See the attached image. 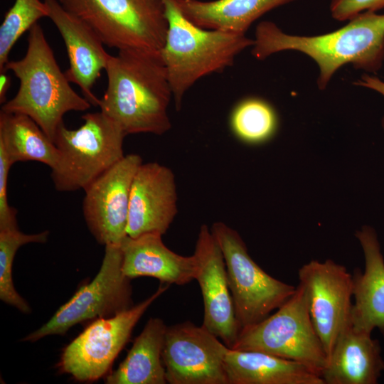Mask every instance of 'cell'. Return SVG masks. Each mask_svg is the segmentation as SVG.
Segmentation results:
<instances>
[{
	"label": "cell",
	"mask_w": 384,
	"mask_h": 384,
	"mask_svg": "<svg viewBox=\"0 0 384 384\" xmlns=\"http://www.w3.org/2000/svg\"><path fill=\"white\" fill-rule=\"evenodd\" d=\"M12 165L0 148V230L18 228L17 210L9 206L7 197L9 174Z\"/></svg>",
	"instance_id": "4316f807"
},
{
	"label": "cell",
	"mask_w": 384,
	"mask_h": 384,
	"mask_svg": "<svg viewBox=\"0 0 384 384\" xmlns=\"http://www.w3.org/2000/svg\"><path fill=\"white\" fill-rule=\"evenodd\" d=\"M384 8V0H331L330 11L338 21L350 20L366 11L375 12Z\"/></svg>",
	"instance_id": "83f0119b"
},
{
	"label": "cell",
	"mask_w": 384,
	"mask_h": 384,
	"mask_svg": "<svg viewBox=\"0 0 384 384\" xmlns=\"http://www.w3.org/2000/svg\"><path fill=\"white\" fill-rule=\"evenodd\" d=\"M142 163L138 154L125 155L84 190L83 217L100 244H121L127 236L132 184Z\"/></svg>",
	"instance_id": "4fadbf2b"
},
{
	"label": "cell",
	"mask_w": 384,
	"mask_h": 384,
	"mask_svg": "<svg viewBox=\"0 0 384 384\" xmlns=\"http://www.w3.org/2000/svg\"><path fill=\"white\" fill-rule=\"evenodd\" d=\"M294 0H176L183 14L204 28L245 34L267 11Z\"/></svg>",
	"instance_id": "7402d4cb"
},
{
	"label": "cell",
	"mask_w": 384,
	"mask_h": 384,
	"mask_svg": "<svg viewBox=\"0 0 384 384\" xmlns=\"http://www.w3.org/2000/svg\"><path fill=\"white\" fill-rule=\"evenodd\" d=\"M363 250L365 270L356 268L353 275L351 321L353 326L371 334L377 328L384 336V260L376 234L364 226L356 233Z\"/></svg>",
	"instance_id": "d6986e66"
},
{
	"label": "cell",
	"mask_w": 384,
	"mask_h": 384,
	"mask_svg": "<svg viewBox=\"0 0 384 384\" xmlns=\"http://www.w3.org/2000/svg\"><path fill=\"white\" fill-rule=\"evenodd\" d=\"M175 175L157 162L142 163L134 177L127 235L166 233L177 214Z\"/></svg>",
	"instance_id": "9a60e30c"
},
{
	"label": "cell",
	"mask_w": 384,
	"mask_h": 384,
	"mask_svg": "<svg viewBox=\"0 0 384 384\" xmlns=\"http://www.w3.org/2000/svg\"><path fill=\"white\" fill-rule=\"evenodd\" d=\"M167 326L160 318H150L136 338L125 359L106 375L107 384H165L162 352Z\"/></svg>",
	"instance_id": "44dd1931"
},
{
	"label": "cell",
	"mask_w": 384,
	"mask_h": 384,
	"mask_svg": "<svg viewBox=\"0 0 384 384\" xmlns=\"http://www.w3.org/2000/svg\"><path fill=\"white\" fill-rule=\"evenodd\" d=\"M105 71L107 87L98 107L127 135H162L171 129L173 93L161 53L119 50L110 55Z\"/></svg>",
	"instance_id": "6da1fadb"
},
{
	"label": "cell",
	"mask_w": 384,
	"mask_h": 384,
	"mask_svg": "<svg viewBox=\"0 0 384 384\" xmlns=\"http://www.w3.org/2000/svg\"><path fill=\"white\" fill-rule=\"evenodd\" d=\"M210 231L224 257L240 330L265 319L294 294L295 287L272 277L252 259L235 230L219 221Z\"/></svg>",
	"instance_id": "ba28073f"
},
{
	"label": "cell",
	"mask_w": 384,
	"mask_h": 384,
	"mask_svg": "<svg viewBox=\"0 0 384 384\" xmlns=\"http://www.w3.org/2000/svg\"><path fill=\"white\" fill-rule=\"evenodd\" d=\"M231 349L262 351L294 361L319 376L327 361L299 284L294 294L274 314L242 329Z\"/></svg>",
	"instance_id": "52a82bcc"
},
{
	"label": "cell",
	"mask_w": 384,
	"mask_h": 384,
	"mask_svg": "<svg viewBox=\"0 0 384 384\" xmlns=\"http://www.w3.org/2000/svg\"><path fill=\"white\" fill-rule=\"evenodd\" d=\"M48 16L60 33L69 59L64 72L70 82L77 85L83 97L95 107L100 99L92 89L105 70L111 55L92 28L77 16L67 11L58 0H44Z\"/></svg>",
	"instance_id": "2e32d148"
},
{
	"label": "cell",
	"mask_w": 384,
	"mask_h": 384,
	"mask_svg": "<svg viewBox=\"0 0 384 384\" xmlns=\"http://www.w3.org/2000/svg\"><path fill=\"white\" fill-rule=\"evenodd\" d=\"M169 287L161 283L141 303L113 316L92 321L63 349L57 365L59 371L80 382H93L107 375L137 323Z\"/></svg>",
	"instance_id": "30bf717a"
},
{
	"label": "cell",
	"mask_w": 384,
	"mask_h": 384,
	"mask_svg": "<svg viewBox=\"0 0 384 384\" xmlns=\"http://www.w3.org/2000/svg\"><path fill=\"white\" fill-rule=\"evenodd\" d=\"M46 3L41 0H15L5 14L0 26V72L9 61V55L18 38L43 17H48Z\"/></svg>",
	"instance_id": "484cf974"
},
{
	"label": "cell",
	"mask_w": 384,
	"mask_h": 384,
	"mask_svg": "<svg viewBox=\"0 0 384 384\" xmlns=\"http://www.w3.org/2000/svg\"><path fill=\"white\" fill-rule=\"evenodd\" d=\"M159 233L136 238L127 236L121 242L122 270L129 279L151 277L168 284L184 285L195 279L198 268L194 255H180L169 249Z\"/></svg>",
	"instance_id": "e0dca14e"
},
{
	"label": "cell",
	"mask_w": 384,
	"mask_h": 384,
	"mask_svg": "<svg viewBox=\"0 0 384 384\" xmlns=\"http://www.w3.org/2000/svg\"><path fill=\"white\" fill-rule=\"evenodd\" d=\"M0 148L12 164L36 161L52 169L59 159L55 143L31 118L21 114L0 112Z\"/></svg>",
	"instance_id": "603a6c76"
},
{
	"label": "cell",
	"mask_w": 384,
	"mask_h": 384,
	"mask_svg": "<svg viewBox=\"0 0 384 384\" xmlns=\"http://www.w3.org/2000/svg\"><path fill=\"white\" fill-rule=\"evenodd\" d=\"M354 84L375 90L384 96V82L377 77L363 75L361 79L354 82ZM383 126L384 128V118L383 119Z\"/></svg>",
	"instance_id": "f1b7e54d"
},
{
	"label": "cell",
	"mask_w": 384,
	"mask_h": 384,
	"mask_svg": "<svg viewBox=\"0 0 384 384\" xmlns=\"http://www.w3.org/2000/svg\"><path fill=\"white\" fill-rule=\"evenodd\" d=\"M162 1L168 28L161 56L180 110L184 95L196 81L232 66L254 41L245 34L197 26L183 14L176 0Z\"/></svg>",
	"instance_id": "277c9868"
},
{
	"label": "cell",
	"mask_w": 384,
	"mask_h": 384,
	"mask_svg": "<svg viewBox=\"0 0 384 384\" xmlns=\"http://www.w3.org/2000/svg\"><path fill=\"white\" fill-rule=\"evenodd\" d=\"M232 132L240 141L260 144L275 134L278 119L274 108L265 100L250 97L234 107L230 117Z\"/></svg>",
	"instance_id": "cb8c5ba5"
},
{
	"label": "cell",
	"mask_w": 384,
	"mask_h": 384,
	"mask_svg": "<svg viewBox=\"0 0 384 384\" xmlns=\"http://www.w3.org/2000/svg\"><path fill=\"white\" fill-rule=\"evenodd\" d=\"M49 231L26 234L18 228L0 230V299L24 314L31 312L26 301L16 292L12 278V267L17 250L28 243H45Z\"/></svg>",
	"instance_id": "d4e9b609"
},
{
	"label": "cell",
	"mask_w": 384,
	"mask_h": 384,
	"mask_svg": "<svg viewBox=\"0 0 384 384\" xmlns=\"http://www.w3.org/2000/svg\"><path fill=\"white\" fill-rule=\"evenodd\" d=\"M384 371L378 341L351 322L340 334L320 377L324 384H375Z\"/></svg>",
	"instance_id": "ac0fdd59"
},
{
	"label": "cell",
	"mask_w": 384,
	"mask_h": 384,
	"mask_svg": "<svg viewBox=\"0 0 384 384\" xmlns=\"http://www.w3.org/2000/svg\"><path fill=\"white\" fill-rule=\"evenodd\" d=\"M348 21L338 30L313 36L287 34L274 23L262 21L255 29L252 54L258 60L289 50L307 55L319 66L317 85L321 90L346 64L377 71L384 60V14L366 11Z\"/></svg>",
	"instance_id": "7a4b0ae2"
},
{
	"label": "cell",
	"mask_w": 384,
	"mask_h": 384,
	"mask_svg": "<svg viewBox=\"0 0 384 384\" xmlns=\"http://www.w3.org/2000/svg\"><path fill=\"white\" fill-rule=\"evenodd\" d=\"M119 50L161 53L168 28L162 0H58Z\"/></svg>",
	"instance_id": "8992f818"
},
{
	"label": "cell",
	"mask_w": 384,
	"mask_h": 384,
	"mask_svg": "<svg viewBox=\"0 0 384 384\" xmlns=\"http://www.w3.org/2000/svg\"><path fill=\"white\" fill-rule=\"evenodd\" d=\"M228 347L202 325L191 321L167 326L162 360L170 384H228Z\"/></svg>",
	"instance_id": "7c38bea8"
},
{
	"label": "cell",
	"mask_w": 384,
	"mask_h": 384,
	"mask_svg": "<svg viewBox=\"0 0 384 384\" xmlns=\"http://www.w3.org/2000/svg\"><path fill=\"white\" fill-rule=\"evenodd\" d=\"M225 366L228 384H324L304 364L262 351L228 348Z\"/></svg>",
	"instance_id": "ffe728a7"
},
{
	"label": "cell",
	"mask_w": 384,
	"mask_h": 384,
	"mask_svg": "<svg viewBox=\"0 0 384 384\" xmlns=\"http://www.w3.org/2000/svg\"><path fill=\"white\" fill-rule=\"evenodd\" d=\"M11 79L7 71L0 72V103L6 102V94L11 86Z\"/></svg>",
	"instance_id": "f546056e"
},
{
	"label": "cell",
	"mask_w": 384,
	"mask_h": 384,
	"mask_svg": "<svg viewBox=\"0 0 384 384\" xmlns=\"http://www.w3.org/2000/svg\"><path fill=\"white\" fill-rule=\"evenodd\" d=\"M82 119L84 123L75 129L61 124L54 139L59 159L51 178L60 192L85 190L125 156L127 134L116 122L101 111Z\"/></svg>",
	"instance_id": "5b68a950"
},
{
	"label": "cell",
	"mask_w": 384,
	"mask_h": 384,
	"mask_svg": "<svg viewBox=\"0 0 384 384\" xmlns=\"http://www.w3.org/2000/svg\"><path fill=\"white\" fill-rule=\"evenodd\" d=\"M309 313L327 358L351 322L353 275L331 260H311L298 272Z\"/></svg>",
	"instance_id": "8fae6325"
},
{
	"label": "cell",
	"mask_w": 384,
	"mask_h": 384,
	"mask_svg": "<svg viewBox=\"0 0 384 384\" xmlns=\"http://www.w3.org/2000/svg\"><path fill=\"white\" fill-rule=\"evenodd\" d=\"M193 255L198 264L195 279L199 284L203 299L202 326L231 348L240 328L235 316L222 250L206 225L200 228Z\"/></svg>",
	"instance_id": "5bb4252c"
},
{
	"label": "cell",
	"mask_w": 384,
	"mask_h": 384,
	"mask_svg": "<svg viewBox=\"0 0 384 384\" xmlns=\"http://www.w3.org/2000/svg\"><path fill=\"white\" fill-rule=\"evenodd\" d=\"M120 244L105 245L99 272L61 306L50 320L23 338L36 342L47 336H63L76 324L108 318L132 307L131 279L122 272Z\"/></svg>",
	"instance_id": "9c48e42d"
},
{
	"label": "cell",
	"mask_w": 384,
	"mask_h": 384,
	"mask_svg": "<svg viewBox=\"0 0 384 384\" xmlns=\"http://www.w3.org/2000/svg\"><path fill=\"white\" fill-rule=\"evenodd\" d=\"M8 70L19 80V87L1 111L29 117L53 142L67 112L86 111L92 105L71 87L38 23L29 30L26 55L9 60L1 72Z\"/></svg>",
	"instance_id": "3957f363"
}]
</instances>
